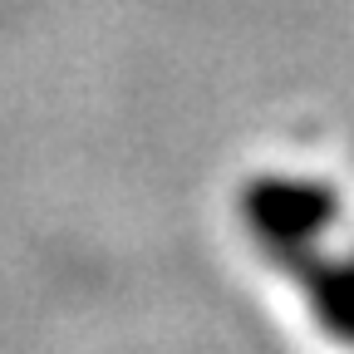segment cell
<instances>
[{
  "mask_svg": "<svg viewBox=\"0 0 354 354\" xmlns=\"http://www.w3.org/2000/svg\"><path fill=\"white\" fill-rule=\"evenodd\" d=\"M251 251L300 295L310 325L354 354V221L335 183L256 172L236 197Z\"/></svg>",
  "mask_w": 354,
  "mask_h": 354,
  "instance_id": "1",
  "label": "cell"
}]
</instances>
